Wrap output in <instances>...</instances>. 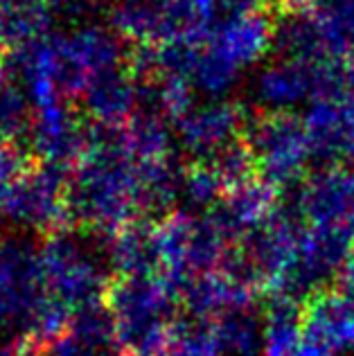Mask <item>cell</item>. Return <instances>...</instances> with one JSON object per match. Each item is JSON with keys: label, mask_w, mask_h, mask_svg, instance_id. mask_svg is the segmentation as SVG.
Returning <instances> with one entry per match:
<instances>
[{"label": "cell", "mask_w": 354, "mask_h": 356, "mask_svg": "<svg viewBox=\"0 0 354 356\" xmlns=\"http://www.w3.org/2000/svg\"><path fill=\"white\" fill-rule=\"evenodd\" d=\"M271 50L275 52L277 59L307 63H319L330 59L321 23L316 18L312 5H282L277 7L275 14H271Z\"/></svg>", "instance_id": "obj_14"}, {"label": "cell", "mask_w": 354, "mask_h": 356, "mask_svg": "<svg viewBox=\"0 0 354 356\" xmlns=\"http://www.w3.org/2000/svg\"><path fill=\"white\" fill-rule=\"evenodd\" d=\"M43 5L54 7V9H68V12H81L83 7H92L97 0H41Z\"/></svg>", "instance_id": "obj_24"}, {"label": "cell", "mask_w": 354, "mask_h": 356, "mask_svg": "<svg viewBox=\"0 0 354 356\" xmlns=\"http://www.w3.org/2000/svg\"><path fill=\"white\" fill-rule=\"evenodd\" d=\"M81 113L90 124L106 129H127L140 102V79L131 65L106 70L92 77L79 95Z\"/></svg>", "instance_id": "obj_13"}, {"label": "cell", "mask_w": 354, "mask_h": 356, "mask_svg": "<svg viewBox=\"0 0 354 356\" xmlns=\"http://www.w3.org/2000/svg\"><path fill=\"white\" fill-rule=\"evenodd\" d=\"M106 307L129 356H161L181 302L163 275H115Z\"/></svg>", "instance_id": "obj_3"}, {"label": "cell", "mask_w": 354, "mask_h": 356, "mask_svg": "<svg viewBox=\"0 0 354 356\" xmlns=\"http://www.w3.org/2000/svg\"><path fill=\"white\" fill-rule=\"evenodd\" d=\"M97 235L79 228H61L45 235L41 246V261L50 296L63 312H79L83 307L104 302L108 286V255Z\"/></svg>", "instance_id": "obj_4"}, {"label": "cell", "mask_w": 354, "mask_h": 356, "mask_svg": "<svg viewBox=\"0 0 354 356\" xmlns=\"http://www.w3.org/2000/svg\"><path fill=\"white\" fill-rule=\"evenodd\" d=\"M248 115L230 99H208L190 104L174 120L176 147L190 163H212L226 149L244 140Z\"/></svg>", "instance_id": "obj_8"}, {"label": "cell", "mask_w": 354, "mask_h": 356, "mask_svg": "<svg viewBox=\"0 0 354 356\" xmlns=\"http://www.w3.org/2000/svg\"><path fill=\"white\" fill-rule=\"evenodd\" d=\"M34 356H129L104 302L72 312L66 325L32 345Z\"/></svg>", "instance_id": "obj_10"}, {"label": "cell", "mask_w": 354, "mask_h": 356, "mask_svg": "<svg viewBox=\"0 0 354 356\" xmlns=\"http://www.w3.org/2000/svg\"><path fill=\"white\" fill-rule=\"evenodd\" d=\"M226 194V185L219 178V174L206 163H190L183 178V192L181 205H185V212L206 214L221 201Z\"/></svg>", "instance_id": "obj_20"}, {"label": "cell", "mask_w": 354, "mask_h": 356, "mask_svg": "<svg viewBox=\"0 0 354 356\" xmlns=\"http://www.w3.org/2000/svg\"><path fill=\"white\" fill-rule=\"evenodd\" d=\"M34 120V106L23 86L12 74L0 81V143L3 145H27Z\"/></svg>", "instance_id": "obj_19"}, {"label": "cell", "mask_w": 354, "mask_h": 356, "mask_svg": "<svg viewBox=\"0 0 354 356\" xmlns=\"http://www.w3.org/2000/svg\"><path fill=\"white\" fill-rule=\"evenodd\" d=\"M0 356H34V350L30 343L3 339L0 341Z\"/></svg>", "instance_id": "obj_23"}, {"label": "cell", "mask_w": 354, "mask_h": 356, "mask_svg": "<svg viewBox=\"0 0 354 356\" xmlns=\"http://www.w3.org/2000/svg\"><path fill=\"white\" fill-rule=\"evenodd\" d=\"M334 291L343 296L350 305H354V250L350 252V257L346 259V264L339 270L337 282H334Z\"/></svg>", "instance_id": "obj_22"}, {"label": "cell", "mask_w": 354, "mask_h": 356, "mask_svg": "<svg viewBox=\"0 0 354 356\" xmlns=\"http://www.w3.org/2000/svg\"><path fill=\"white\" fill-rule=\"evenodd\" d=\"M210 325L221 356H264V316L255 302L228 309Z\"/></svg>", "instance_id": "obj_16"}, {"label": "cell", "mask_w": 354, "mask_h": 356, "mask_svg": "<svg viewBox=\"0 0 354 356\" xmlns=\"http://www.w3.org/2000/svg\"><path fill=\"white\" fill-rule=\"evenodd\" d=\"M346 90L350 97H354V57L346 61Z\"/></svg>", "instance_id": "obj_25"}, {"label": "cell", "mask_w": 354, "mask_h": 356, "mask_svg": "<svg viewBox=\"0 0 354 356\" xmlns=\"http://www.w3.org/2000/svg\"><path fill=\"white\" fill-rule=\"evenodd\" d=\"M296 3H305V0H275L277 7H282V5H296Z\"/></svg>", "instance_id": "obj_26"}, {"label": "cell", "mask_w": 354, "mask_h": 356, "mask_svg": "<svg viewBox=\"0 0 354 356\" xmlns=\"http://www.w3.org/2000/svg\"><path fill=\"white\" fill-rule=\"evenodd\" d=\"M90 122L74 111L68 99L34 108V120L25 149L36 163L70 172L86 152Z\"/></svg>", "instance_id": "obj_9"}, {"label": "cell", "mask_w": 354, "mask_h": 356, "mask_svg": "<svg viewBox=\"0 0 354 356\" xmlns=\"http://www.w3.org/2000/svg\"><path fill=\"white\" fill-rule=\"evenodd\" d=\"M244 143L255 163V174L280 194L298 187L312 165L305 122L293 113L248 115Z\"/></svg>", "instance_id": "obj_5"}, {"label": "cell", "mask_w": 354, "mask_h": 356, "mask_svg": "<svg viewBox=\"0 0 354 356\" xmlns=\"http://www.w3.org/2000/svg\"><path fill=\"white\" fill-rule=\"evenodd\" d=\"M30 165H32V156L27 149L0 143V194H3Z\"/></svg>", "instance_id": "obj_21"}, {"label": "cell", "mask_w": 354, "mask_h": 356, "mask_svg": "<svg viewBox=\"0 0 354 356\" xmlns=\"http://www.w3.org/2000/svg\"><path fill=\"white\" fill-rule=\"evenodd\" d=\"M305 305L293 298L271 293L262 309L264 356H296L303 341Z\"/></svg>", "instance_id": "obj_17"}, {"label": "cell", "mask_w": 354, "mask_h": 356, "mask_svg": "<svg viewBox=\"0 0 354 356\" xmlns=\"http://www.w3.org/2000/svg\"><path fill=\"white\" fill-rule=\"evenodd\" d=\"M68 318L50 296L41 246L25 232L0 235V332L5 339L34 345L61 330Z\"/></svg>", "instance_id": "obj_2"}, {"label": "cell", "mask_w": 354, "mask_h": 356, "mask_svg": "<svg viewBox=\"0 0 354 356\" xmlns=\"http://www.w3.org/2000/svg\"><path fill=\"white\" fill-rule=\"evenodd\" d=\"M138 217V158L124 129L90 124L86 152L68 176V223L108 239Z\"/></svg>", "instance_id": "obj_1"}, {"label": "cell", "mask_w": 354, "mask_h": 356, "mask_svg": "<svg viewBox=\"0 0 354 356\" xmlns=\"http://www.w3.org/2000/svg\"><path fill=\"white\" fill-rule=\"evenodd\" d=\"M300 343L321 356H354V305L334 289L307 300Z\"/></svg>", "instance_id": "obj_12"}, {"label": "cell", "mask_w": 354, "mask_h": 356, "mask_svg": "<svg viewBox=\"0 0 354 356\" xmlns=\"http://www.w3.org/2000/svg\"><path fill=\"white\" fill-rule=\"evenodd\" d=\"M354 250V228L350 226H307L296 239L287 266L275 280L271 293L307 302L330 291L339 270Z\"/></svg>", "instance_id": "obj_6"}, {"label": "cell", "mask_w": 354, "mask_h": 356, "mask_svg": "<svg viewBox=\"0 0 354 356\" xmlns=\"http://www.w3.org/2000/svg\"><path fill=\"white\" fill-rule=\"evenodd\" d=\"M50 32V7L41 0H0V45L7 52Z\"/></svg>", "instance_id": "obj_18"}, {"label": "cell", "mask_w": 354, "mask_h": 356, "mask_svg": "<svg viewBox=\"0 0 354 356\" xmlns=\"http://www.w3.org/2000/svg\"><path fill=\"white\" fill-rule=\"evenodd\" d=\"M68 176L59 167L32 163L0 194V221L18 232H45L66 228L68 223Z\"/></svg>", "instance_id": "obj_7"}, {"label": "cell", "mask_w": 354, "mask_h": 356, "mask_svg": "<svg viewBox=\"0 0 354 356\" xmlns=\"http://www.w3.org/2000/svg\"><path fill=\"white\" fill-rule=\"evenodd\" d=\"M106 243L108 264L118 275H161V237L158 221L138 217L120 228Z\"/></svg>", "instance_id": "obj_15"}, {"label": "cell", "mask_w": 354, "mask_h": 356, "mask_svg": "<svg viewBox=\"0 0 354 356\" xmlns=\"http://www.w3.org/2000/svg\"><path fill=\"white\" fill-rule=\"evenodd\" d=\"M309 226L354 228V172L328 167L305 176V181L280 194Z\"/></svg>", "instance_id": "obj_11"}]
</instances>
